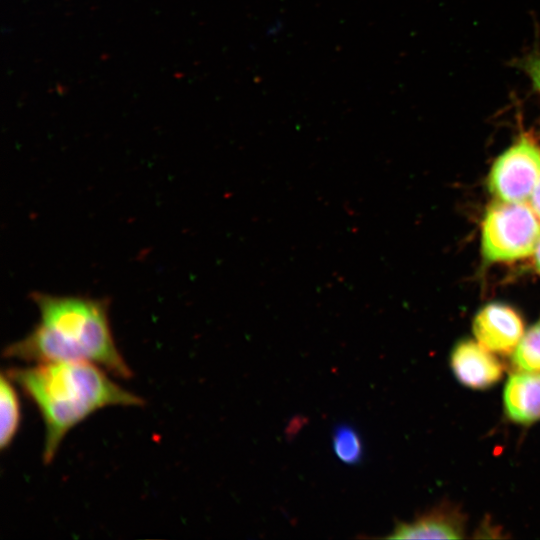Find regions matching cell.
I'll return each mask as SVG.
<instances>
[{"label":"cell","mask_w":540,"mask_h":540,"mask_svg":"<svg viewBox=\"0 0 540 540\" xmlns=\"http://www.w3.org/2000/svg\"><path fill=\"white\" fill-rule=\"evenodd\" d=\"M39 321L23 339L8 345L6 358L25 362H88L120 378L133 373L119 352L109 321V300L32 292Z\"/></svg>","instance_id":"6da1fadb"},{"label":"cell","mask_w":540,"mask_h":540,"mask_svg":"<svg viewBox=\"0 0 540 540\" xmlns=\"http://www.w3.org/2000/svg\"><path fill=\"white\" fill-rule=\"evenodd\" d=\"M38 408L45 425L43 461L49 464L74 426L107 406H142L144 400L88 362H49L4 371Z\"/></svg>","instance_id":"7a4b0ae2"},{"label":"cell","mask_w":540,"mask_h":540,"mask_svg":"<svg viewBox=\"0 0 540 540\" xmlns=\"http://www.w3.org/2000/svg\"><path fill=\"white\" fill-rule=\"evenodd\" d=\"M540 240V219L526 203L496 200L481 228V252L490 263L511 262L534 253Z\"/></svg>","instance_id":"3957f363"},{"label":"cell","mask_w":540,"mask_h":540,"mask_svg":"<svg viewBox=\"0 0 540 540\" xmlns=\"http://www.w3.org/2000/svg\"><path fill=\"white\" fill-rule=\"evenodd\" d=\"M539 179L540 147L528 136H522L495 160L488 187L498 200L526 203Z\"/></svg>","instance_id":"277c9868"},{"label":"cell","mask_w":540,"mask_h":540,"mask_svg":"<svg viewBox=\"0 0 540 540\" xmlns=\"http://www.w3.org/2000/svg\"><path fill=\"white\" fill-rule=\"evenodd\" d=\"M472 330L477 342L486 349L501 356H509L524 334V321L513 307L492 302L476 313Z\"/></svg>","instance_id":"5b68a950"},{"label":"cell","mask_w":540,"mask_h":540,"mask_svg":"<svg viewBox=\"0 0 540 540\" xmlns=\"http://www.w3.org/2000/svg\"><path fill=\"white\" fill-rule=\"evenodd\" d=\"M449 362L458 382L474 390L494 386L502 379L505 370L495 353L472 339L458 341L450 352Z\"/></svg>","instance_id":"8992f818"},{"label":"cell","mask_w":540,"mask_h":540,"mask_svg":"<svg viewBox=\"0 0 540 540\" xmlns=\"http://www.w3.org/2000/svg\"><path fill=\"white\" fill-rule=\"evenodd\" d=\"M466 532L463 513L450 505L439 506L409 522L396 525L391 539H462Z\"/></svg>","instance_id":"52a82bcc"},{"label":"cell","mask_w":540,"mask_h":540,"mask_svg":"<svg viewBox=\"0 0 540 540\" xmlns=\"http://www.w3.org/2000/svg\"><path fill=\"white\" fill-rule=\"evenodd\" d=\"M506 417L528 426L540 420V372L513 370L503 391Z\"/></svg>","instance_id":"ba28073f"},{"label":"cell","mask_w":540,"mask_h":540,"mask_svg":"<svg viewBox=\"0 0 540 540\" xmlns=\"http://www.w3.org/2000/svg\"><path fill=\"white\" fill-rule=\"evenodd\" d=\"M13 384L3 371L0 377V447L2 450L12 443L21 421L20 401Z\"/></svg>","instance_id":"9c48e42d"},{"label":"cell","mask_w":540,"mask_h":540,"mask_svg":"<svg viewBox=\"0 0 540 540\" xmlns=\"http://www.w3.org/2000/svg\"><path fill=\"white\" fill-rule=\"evenodd\" d=\"M510 364L513 370L540 372V318L524 332Z\"/></svg>","instance_id":"30bf717a"},{"label":"cell","mask_w":540,"mask_h":540,"mask_svg":"<svg viewBox=\"0 0 540 540\" xmlns=\"http://www.w3.org/2000/svg\"><path fill=\"white\" fill-rule=\"evenodd\" d=\"M333 449L336 456L347 464H356L362 459L363 445L358 433L350 426L342 425L333 434Z\"/></svg>","instance_id":"8fae6325"},{"label":"cell","mask_w":540,"mask_h":540,"mask_svg":"<svg viewBox=\"0 0 540 540\" xmlns=\"http://www.w3.org/2000/svg\"><path fill=\"white\" fill-rule=\"evenodd\" d=\"M522 68L531 79L534 88L540 92V57L532 56L522 63Z\"/></svg>","instance_id":"7c38bea8"},{"label":"cell","mask_w":540,"mask_h":540,"mask_svg":"<svg viewBox=\"0 0 540 540\" xmlns=\"http://www.w3.org/2000/svg\"><path fill=\"white\" fill-rule=\"evenodd\" d=\"M529 202L531 208L540 219V179L532 192Z\"/></svg>","instance_id":"4fadbf2b"},{"label":"cell","mask_w":540,"mask_h":540,"mask_svg":"<svg viewBox=\"0 0 540 540\" xmlns=\"http://www.w3.org/2000/svg\"><path fill=\"white\" fill-rule=\"evenodd\" d=\"M534 262L537 270L540 272V240L534 250Z\"/></svg>","instance_id":"5bb4252c"}]
</instances>
